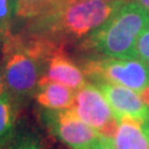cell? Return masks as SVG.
Wrapping results in <instances>:
<instances>
[{
	"mask_svg": "<svg viewBox=\"0 0 149 149\" xmlns=\"http://www.w3.org/2000/svg\"><path fill=\"white\" fill-rule=\"evenodd\" d=\"M118 0H56L27 21L21 33L58 45L81 42L122 8Z\"/></svg>",
	"mask_w": 149,
	"mask_h": 149,
	"instance_id": "cell-1",
	"label": "cell"
},
{
	"mask_svg": "<svg viewBox=\"0 0 149 149\" xmlns=\"http://www.w3.org/2000/svg\"><path fill=\"white\" fill-rule=\"evenodd\" d=\"M0 47L7 90L12 97L23 101L34 95L43 76L48 56L62 45L28 37L21 32H12Z\"/></svg>",
	"mask_w": 149,
	"mask_h": 149,
	"instance_id": "cell-2",
	"label": "cell"
},
{
	"mask_svg": "<svg viewBox=\"0 0 149 149\" xmlns=\"http://www.w3.org/2000/svg\"><path fill=\"white\" fill-rule=\"evenodd\" d=\"M148 26L149 11L129 0L79 42V49L90 56L134 58L137 40Z\"/></svg>",
	"mask_w": 149,
	"mask_h": 149,
	"instance_id": "cell-3",
	"label": "cell"
},
{
	"mask_svg": "<svg viewBox=\"0 0 149 149\" xmlns=\"http://www.w3.org/2000/svg\"><path fill=\"white\" fill-rule=\"evenodd\" d=\"M81 68L93 83L107 82L137 92L141 96L149 90V64L137 58L87 56Z\"/></svg>",
	"mask_w": 149,
	"mask_h": 149,
	"instance_id": "cell-4",
	"label": "cell"
},
{
	"mask_svg": "<svg viewBox=\"0 0 149 149\" xmlns=\"http://www.w3.org/2000/svg\"><path fill=\"white\" fill-rule=\"evenodd\" d=\"M73 109L82 120L98 133L113 138L118 127V120L106 97L96 84L87 82L76 91Z\"/></svg>",
	"mask_w": 149,
	"mask_h": 149,
	"instance_id": "cell-5",
	"label": "cell"
},
{
	"mask_svg": "<svg viewBox=\"0 0 149 149\" xmlns=\"http://www.w3.org/2000/svg\"><path fill=\"white\" fill-rule=\"evenodd\" d=\"M43 120L50 132L72 149H85L102 135L75 113L73 108L45 109Z\"/></svg>",
	"mask_w": 149,
	"mask_h": 149,
	"instance_id": "cell-6",
	"label": "cell"
},
{
	"mask_svg": "<svg viewBox=\"0 0 149 149\" xmlns=\"http://www.w3.org/2000/svg\"><path fill=\"white\" fill-rule=\"evenodd\" d=\"M94 84L106 97L117 120L127 116L149 123V105L137 92L107 82H97Z\"/></svg>",
	"mask_w": 149,
	"mask_h": 149,
	"instance_id": "cell-7",
	"label": "cell"
},
{
	"mask_svg": "<svg viewBox=\"0 0 149 149\" xmlns=\"http://www.w3.org/2000/svg\"><path fill=\"white\" fill-rule=\"evenodd\" d=\"M86 79L81 65L65 52V47H59L48 56L41 80L56 82L77 91L87 83Z\"/></svg>",
	"mask_w": 149,
	"mask_h": 149,
	"instance_id": "cell-8",
	"label": "cell"
},
{
	"mask_svg": "<svg viewBox=\"0 0 149 149\" xmlns=\"http://www.w3.org/2000/svg\"><path fill=\"white\" fill-rule=\"evenodd\" d=\"M115 149H149V123L122 117L113 137Z\"/></svg>",
	"mask_w": 149,
	"mask_h": 149,
	"instance_id": "cell-9",
	"label": "cell"
},
{
	"mask_svg": "<svg viewBox=\"0 0 149 149\" xmlns=\"http://www.w3.org/2000/svg\"><path fill=\"white\" fill-rule=\"evenodd\" d=\"M75 93V90L63 84L41 80L33 96L45 109H66L73 107Z\"/></svg>",
	"mask_w": 149,
	"mask_h": 149,
	"instance_id": "cell-10",
	"label": "cell"
},
{
	"mask_svg": "<svg viewBox=\"0 0 149 149\" xmlns=\"http://www.w3.org/2000/svg\"><path fill=\"white\" fill-rule=\"evenodd\" d=\"M15 106L9 92L0 96V149L10 144L15 133Z\"/></svg>",
	"mask_w": 149,
	"mask_h": 149,
	"instance_id": "cell-11",
	"label": "cell"
},
{
	"mask_svg": "<svg viewBox=\"0 0 149 149\" xmlns=\"http://www.w3.org/2000/svg\"><path fill=\"white\" fill-rule=\"evenodd\" d=\"M18 0H0V45L12 33V23L17 17Z\"/></svg>",
	"mask_w": 149,
	"mask_h": 149,
	"instance_id": "cell-12",
	"label": "cell"
},
{
	"mask_svg": "<svg viewBox=\"0 0 149 149\" xmlns=\"http://www.w3.org/2000/svg\"><path fill=\"white\" fill-rule=\"evenodd\" d=\"M56 0H18L17 18L30 20L50 8Z\"/></svg>",
	"mask_w": 149,
	"mask_h": 149,
	"instance_id": "cell-13",
	"label": "cell"
},
{
	"mask_svg": "<svg viewBox=\"0 0 149 149\" xmlns=\"http://www.w3.org/2000/svg\"><path fill=\"white\" fill-rule=\"evenodd\" d=\"M134 58H137L149 64V26L139 36L135 47Z\"/></svg>",
	"mask_w": 149,
	"mask_h": 149,
	"instance_id": "cell-14",
	"label": "cell"
},
{
	"mask_svg": "<svg viewBox=\"0 0 149 149\" xmlns=\"http://www.w3.org/2000/svg\"><path fill=\"white\" fill-rule=\"evenodd\" d=\"M85 149H115V146L113 143V138L102 135L96 141H94L91 146H88Z\"/></svg>",
	"mask_w": 149,
	"mask_h": 149,
	"instance_id": "cell-15",
	"label": "cell"
},
{
	"mask_svg": "<svg viewBox=\"0 0 149 149\" xmlns=\"http://www.w3.org/2000/svg\"><path fill=\"white\" fill-rule=\"evenodd\" d=\"M7 85H6L5 74H3V70H2V64L0 62V96H2L5 93H7Z\"/></svg>",
	"mask_w": 149,
	"mask_h": 149,
	"instance_id": "cell-16",
	"label": "cell"
},
{
	"mask_svg": "<svg viewBox=\"0 0 149 149\" xmlns=\"http://www.w3.org/2000/svg\"><path fill=\"white\" fill-rule=\"evenodd\" d=\"M16 149H39L38 145L32 141V140H27V141H23L19 145Z\"/></svg>",
	"mask_w": 149,
	"mask_h": 149,
	"instance_id": "cell-17",
	"label": "cell"
},
{
	"mask_svg": "<svg viewBox=\"0 0 149 149\" xmlns=\"http://www.w3.org/2000/svg\"><path fill=\"white\" fill-rule=\"evenodd\" d=\"M111 1H114V0H111ZM118 1H129V0H118Z\"/></svg>",
	"mask_w": 149,
	"mask_h": 149,
	"instance_id": "cell-18",
	"label": "cell"
}]
</instances>
